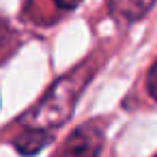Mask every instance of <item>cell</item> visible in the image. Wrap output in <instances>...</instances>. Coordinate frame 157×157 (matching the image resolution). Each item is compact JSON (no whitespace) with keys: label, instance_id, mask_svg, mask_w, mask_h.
I'll return each mask as SVG.
<instances>
[{"label":"cell","instance_id":"obj_3","mask_svg":"<svg viewBox=\"0 0 157 157\" xmlns=\"http://www.w3.org/2000/svg\"><path fill=\"white\" fill-rule=\"evenodd\" d=\"M155 2L157 0H108V11L121 22H138L155 7Z\"/></svg>","mask_w":157,"mask_h":157},{"label":"cell","instance_id":"obj_2","mask_svg":"<svg viewBox=\"0 0 157 157\" xmlns=\"http://www.w3.org/2000/svg\"><path fill=\"white\" fill-rule=\"evenodd\" d=\"M103 131L95 123H86L78 127L65 142L60 157H101Z\"/></svg>","mask_w":157,"mask_h":157},{"label":"cell","instance_id":"obj_6","mask_svg":"<svg viewBox=\"0 0 157 157\" xmlns=\"http://www.w3.org/2000/svg\"><path fill=\"white\" fill-rule=\"evenodd\" d=\"M54 2H56V7L63 9V11H73L75 7L82 5V0H54Z\"/></svg>","mask_w":157,"mask_h":157},{"label":"cell","instance_id":"obj_1","mask_svg":"<svg viewBox=\"0 0 157 157\" xmlns=\"http://www.w3.org/2000/svg\"><path fill=\"white\" fill-rule=\"evenodd\" d=\"M84 82H86V78H84L82 69L63 75L60 80L54 82V86L48 90V95L22 118V123L26 127L41 129V131L60 127L63 123L69 121V116L75 108V99H78L80 90L84 88Z\"/></svg>","mask_w":157,"mask_h":157},{"label":"cell","instance_id":"obj_4","mask_svg":"<svg viewBox=\"0 0 157 157\" xmlns=\"http://www.w3.org/2000/svg\"><path fill=\"white\" fill-rule=\"evenodd\" d=\"M50 140H52V138H50L48 131L28 127V129H24V131L13 140V146H15V151H17L20 155L33 157V155H37L41 148H45V146L50 144Z\"/></svg>","mask_w":157,"mask_h":157},{"label":"cell","instance_id":"obj_5","mask_svg":"<svg viewBox=\"0 0 157 157\" xmlns=\"http://www.w3.org/2000/svg\"><path fill=\"white\" fill-rule=\"evenodd\" d=\"M146 90H148V95L157 101V60H155L153 67L148 69V75H146Z\"/></svg>","mask_w":157,"mask_h":157}]
</instances>
